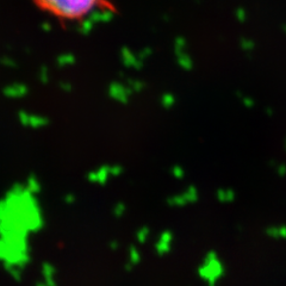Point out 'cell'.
<instances>
[{
	"label": "cell",
	"mask_w": 286,
	"mask_h": 286,
	"mask_svg": "<svg viewBox=\"0 0 286 286\" xmlns=\"http://www.w3.org/2000/svg\"><path fill=\"white\" fill-rule=\"evenodd\" d=\"M48 17L64 23H81L98 14L112 12L113 0H31Z\"/></svg>",
	"instance_id": "6da1fadb"
},
{
	"label": "cell",
	"mask_w": 286,
	"mask_h": 286,
	"mask_svg": "<svg viewBox=\"0 0 286 286\" xmlns=\"http://www.w3.org/2000/svg\"><path fill=\"white\" fill-rule=\"evenodd\" d=\"M140 260V254L139 252L135 248H131L130 250V261L133 262V264H136L137 261Z\"/></svg>",
	"instance_id": "7a4b0ae2"
}]
</instances>
